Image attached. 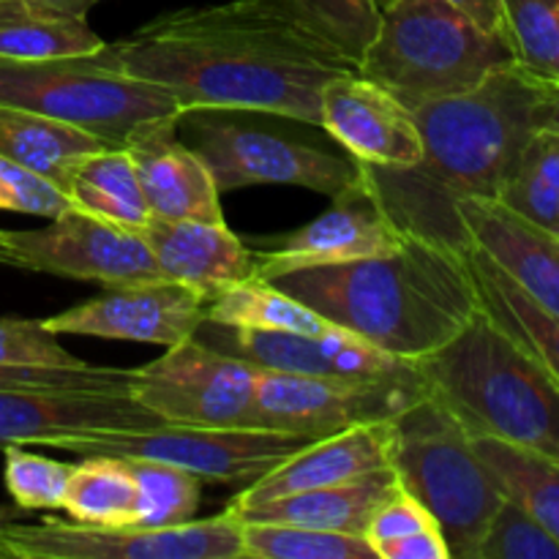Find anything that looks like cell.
<instances>
[{
  "label": "cell",
  "mask_w": 559,
  "mask_h": 559,
  "mask_svg": "<svg viewBox=\"0 0 559 559\" xmlns=\"http://www.w3.org/2000/svg\"><path fill=\"white\" fill-rule=\"evenodd\" d=\"M546 82L516 63L473 91L413 109L424 156L404 169L369 167L366 180L404 235L469 254L473 240L459 216L464 200H500L530 136L538 131Z\"/></svg>",
  "instance_id": "2"
},
{
  "label": "cell",
  "mask_w": 559,
  "mask_h": 559,
  "mask_svg": "<svg viewBox=\"0 0 559 559\" xmlns=\"http://www.w3.org/2000/svg\"><path fill=\"white\" fill-rule=\"evenodd\" d=\"M396 486V473L391 467H382L355 480H344V484L295 491V495L254 502V506H227V511L235 513L240 522L298 524V527L364 535L371 522V513Z\"/></svg>",
  "instance_id": "23"
},
{
  "label": "cell",
  "mask_w": 559,
  "mask_h": 559,
  "mask_svg": "<svg viewBox=\"0 0 559 559\" xmlns=\"http://www.w3.org/2000/svg\"><path fill=\"white\" fill-rule=\"evenodd\" d=\"M129 74L183 109H260L320 126L328 82L358 71L273 0L175 9L112 44Z\"/></svg>",
  "instance_id": "1"
},
{
  "label": "cell",
  "mask_w": 559,
  "mask_h": 559,
  "mask_svg": "<svg viewBox=\"0 0 559 559\" xmlns=\"http://www.w3.org/2000/svg\"><path fill=\"white\" fill-rule=\"evenodd\" d=\"M107 145L109 142L69 123L47 118V115L0 104V156L41 175L60 191L66 189L71 167L85 153Z\"/></svg>",
  "instance_id": "24"
},
{
  "label": "cell",
  "mask_w": 559,
  "mask_h": 559,
  "mask_svg": "<svg viewBox=\"0 0 559 559\" xmlns=\"http://www.w3.org/2000/svg\"><path fill=\"white\" fill-rule=\"evenodd\" d=\"M388 3H391V0H377V5H380V9H385Z\"/></svg>",
  "instance_id": "48"
},
{
  "label": "cell",
  "mask_w": 559,
  "mask_h": 559,
  "mask_svg": "<svg viewBox=\"0 0 559 559\" xmlns=\"http://www.w3.org/2000/svg\"><path fill=\"white\" fill-rule=\"evenodd\" d=\"M391 469L435 516L451 559H475L506 495L473 437L440 402L424 396L393 418Z\"/></svg>",
  "instance_id": "7"
},
{
  "label": "cell",
  "mask_w": 559,
  "mask_h": 559,
  "mask_svg": "<svg viewBox=\"0 0 559 559\" xmlns=\"http://www.w3.org/2000/svg\"><path fill=\"white\" fill-rule=\"evenodd\" d=\"M104 44L85 16L58 14L31 0H0V60L93 52Z\"/></svg>",
  "instance_id": "27"
},
{
  "label": "cell",
  "mask_w": 559,
  "mask_h": 559,
  "mask_svg": "<svg viewBox=\"0 0 559 559\" xmlns=\"http://www.w3.org/2000/svg\"><path fill=\"white\" fill-rule=\"evenodd\" d=\"M14 516V511H9V508H0V522H5V519Z\"/></svg>",
  "instance_id": "47"
},
{
  "label": "cell",
  "mask_w": 559,
  "mask_h": 559,
  "mask_svg": "<svg viewBox=\"0 0 559 559\" xmlns=\"http://www.w3.org/2000/svg\"><path fill=\"white\" fill-rule=\"evenodd\" d=\"M31 3L41 5V9L58 11V14H71V16H85L102 0H31Z\"/></svg>",
  "instance_id": "45"
},
{
  "label": "cell",
  "mask_w": 559,
  "mask_h": 559,
  "mask_svg": "<svg viewBox=\"0 0 559 559\" xmlns=\"http://www.w3.org/2000/svg\"><path fill=\"white\" fill-rule=\"evenodd\" d=\"M240 519L224 511L178 527L0 522V559H240Z\"/></svg>",
  "instance_id": "10"
},
{
  "label": "cell",
  "mask_w": 559,
  "mask_h": 559,
  "mask_svg": "<svg viewBox=\"0 0 559 559\" xmlns=\"http://www.w3.org/2000/svg\"><path fill=\"white\" fill-rule=\"evenodd\" d=\"M331 325L399 360L426 358L480 309L467 254L407 235L399 249L271 278Z\"/></svg>",
  "instance_id": "3"
},
{
  "label": "cell",
  "mask_w": 559,
  "mask_h": 559,
  "mask_svg": "<svg viewBox=\"0 0 559 559\" xmlns=\"http://www.w3.org/2000/svg\"><path fill=\"white\" fill-rule=\"evenodd\" d=\"M497 202L535 227L559 235V134L538 129L530 136Z\"/></svg>",
  "instance_id": "31"
},
{
  "label": "cell",
  "mask_w": 559,
  "mask_h": 559,
  "mask_svg": "<svg viewBox=\"0 0 559 559\" xmlns=\"http://www.w3.org/2000/svg\"><path fill=\"white\" fill-rule=\"evenodd\" d=\"M71 522L93 527H131L136 513V484L123 459L82 456L74 464L63 508Z\"/></svg>",
  "instance_id": "30"
},
{
  "label": "cell",
  "mask_w": 559,
  "mask_h": 559,
  "mask_svg": "<svg viewBox=\"0 0 559 559\" xmlns=\"http://www.w3.org/2000/svg\"><path fill=\"white\" fill-rule=\"evenodd\" d=\"M311 442L309 437L265 429H211L162 424L153 429L85 431L49 440L44 448L76 456H112L178 467L211 484H251Z\"/></svg>",
  "instance_id": "9"
},
{
  "label": "cell",
  "mask_w": 559,
  "mask_h": 559,
  "mask_svg": "<svg viewBox=\"0 0 559 559\" xmlns=\"http://www.w3.org/2000/svg\"><path fill=\"white\" fill-rule=\"evenodd\" d=\"M175 118L147 120L120 145L134 162L151 216L224 222L222 191L207 164L178 136Z\"/></svg>",
  "instance_id": "19"
},
{
  "label": "cell",
  "mask_w": 559,
  "mask_h": 559,
  "mask_svg": "<svg viewBox=\"0 0 559 559\" xmlns=\"http://www.w3.org/2000/svg\"><path fill=\"white\" fill-rule=\"evenodd\" d=\"M467 260L469 267H473L475 284H478L480 309L559 380V317L551 314L540 304H535L480 249L473 246Z\"/></svg>",
  "instance_id": "25"
},
{
  "label": "cell",
  "mask_w": 559,
  "mask_h": 559,
  "mask_svg": "<svg viewBox=\"0 0 559 559\" xmlns=\"http://www.w3.org/2000/svg\"><path fill=\"white\" fill-rule=\"evenodd\" d=\"M380 559H451L445 538L440 530H424V533H413L402 540L382 546Z\"/></svg>",
  "instance_id": "42"
},
{
  "label": "cell",
  "mask_w": 559,
  "mask_h": 559,
  "mask_svg": "<svg viewBox=\"0 0 559 559\" xmlns=\"http://www.w3.org/2000/svg\"><path fill=\"white\" fill-rule=\"evenodd\" d=\"M424 530H440L437 527L435 516L415 500L409 491H404L402 486L391 491L385 500L377 506V511L371 513V522L366 527L364 538L369 540L374 555H380L382 546L393 544V540H402L413 533H424ZM380 559V557H377Z\"/></svg>",
  "instance_id": "41"
},
{
  "label": "cell",
  "mask_w": 559,
  "mask_h": 559,
  "mask_svg": "<svg viewBox=\"0 0 559 559\" xmlns=\"http://www.w3.org/2000/svg\"><path fill=\"white\" fill-rule=\"evenodd\" d=\"M71 202L58 186L44 180L41 175L20 167L11 158L0 156V211L22 213V216L55 218Z\"/></svg>",
  "instance_id": "40"
},
{
  "label": "cell",
  "mask_w": 559,
  "mask_h": 559,
  "mask_svg": "<svg viewBox=\"0 0 559 559\" xmlns=\"http://www.w3.org/2000/svg\"><path fill=\"white\" fill-rule=\"evenodd\" d=\"M475 559H559V540L511 497L500 502Z\"/></svg>",
  "instance_id": "37"
},
{
  "label": "cell",
  "mask_w": 559,
  "mask_h": 559,
  "mask_svg": "<svg viewBox=\"0 0 559 559\" xmlns=\"http://www.w3.org/2000/svg\"><path fill=\"white\" fill-rule=\"evenodd\" d=\"M500 33L519 69L559 85V0H500Z\"/></svg>",
  "instance_id": "32"
},
{
  "label": "cell",
  "mask_w": 559,
  "mask_h": 559,
  "mask_svg": "<svg viewBox=\"0 0 559 559\" xmlns=\"http://www.w3.org/2000/svg\"><path fill=\"white\" fill-rule=\"evenodd\" d=\"M538 129L559 134V85H546L538 109Z\"/></svg>",
  "instance_id": "44"
},
{
  "label": "cell",
  "mask_w": 559,
  "mask_h": 559,
  "mask_svg": "<svg viewBox=\"0 0 559 559\" xmlns=\"http://www.w3.org/2000/svg\"><path fill=\"white\" fill-rule=\"evenodd\" d=\"M0 364L5 366H85L71 355L41 320L0 317Z\"/></svg>",
  "instance_id": "39"
},
{
  "label": "cell",
  "mask_w": 559,
  "mask_h": 559,
  "mask_svg": "<svg viewBox=\"0 0 559 559\" xmlns=\"http://www.w3.org/2000/svg\"><path fill=\"white\" fill-rule=\"evenodd\" d=\"M167 420L123 393L0 388V451L5 445H47L85 431L153 429Z\"/></svg>",
  "instance_id": "18"
},
{
  "label": "cell",
  "mask_w": 559,
  "mask_h": 559,
  "mask_svg": "<svg viewBox=\"0 0 559 559\" xmlns=\"http://www.w3.org/2000/svg\"><path fill=\"white\" fill-rule=\"evenodd\" d=\"M205 320L224 325L257 328V331H293V333H325L331 331L328 320L300 304L298 298L278 289L273 282L254 276L233 284L211 298Z\"/></svg>",
  "instance_id": "29"
},
{
  "label": "cell",
  "mask_w": 559,
  "mask_h": 559,
  "mask_svg": "<svg viewBox=\"0 0 559 559\" xmlns=\"http://www.w3.org/2000/svg\"><path fill=\"white\" fill-rule=\"evenodd\" d=\"M511 63L506 38L448 0H391L358 71L415 109L473 91Z\"/></svg>",
  "instance_id": "6"
},
{
  "label": "cell",
  "mask_w": 559,
  "mask_h": 559,
  "mask_svg": "<svg viewBox=\"0 0 559 559\" xmlns=\"http://www.w3.org/2000/svg\"><path fill=\"white\" fill-rule=\"evenodd\" d=\"M240 524V559H377L364 535L298 524Z\"/></svg>",
  "instance_id": "33"
},
{
  "label": "cell",
  "mask_w": 559,
  "mask_h": 559,
  "mask_svg": "<svg viewBox=\"0 0 559 559\" xmlns=\"http://www.w3.org/2000/svg\"><path fill=\"white\" fill-rule=\"evenodd\" d=\"M0 267H16V271H20V262H16V257L11 254L9 246H5L3 229H0Z\"/></svg>",
  "instance_id": "46"
},
{
  "label": "cell",
  "mask_w": 559,
  "mask_h": 559,
  "mask_svg": "<svg viewBox=\"0 0 559 559\" xmlns=\"http://www.w3.org/2000/svg\"><path fill=\"white\" fill-rule=\"evenodd\" d=\"M320 126L336 145L369 167L404 169L424 156L413 109L360 71L328 82L320 98Z\"/></svg>",
  "instance_id": "17"
},
{
  "label": "cell",
  "mask_w": 559,
  "mask_h": 559,
  "mask_svg": "<svg viewBox=\"0 0 559 559\" xmlns=\"http://www.w3.org/2000/svg\"><path fill=\"white\" fill-rule=\"evenodd\" d=\"M0 104L47 115L118 147L147 120L180 112L173 93L118 63L112 44L58 58L0 60Z\"/></svg>",
  "instance_id": "8"
},
{
  "label": "cell",
  "mask_w": 559,
  "mask_h": 559,
  "mask_svg": "<svg viewBox=\"0 0 559 559\" xmlns=\"http://www.w3.org/2000/svg\"><path fill=\"white\" fill-rule=\"evenodd\" d=\"M459 216L475 249L559 317V235L535 227L497 200H464Z\"/></svg>",
  "instance_id": "22"
},
{
  "label": "cell",
  "mask_w": 559,
  "mask_h": 559,
  "mask_svg": "<svg viewBox=\"0 0 559 559\" xmlns=\"http://www.w3.org/2000/svg\"><path fill=\"white\" fill-rule=\"evenodd\" d=\"M134 369L109 366H5L0 364V388H44V391H93L131 396Z\"/></svg>",
  "instance_id": "38"
},
{
  "label": "cell",
  "mask_w": 559,
  "mask_h": 559,
  "mask_svg": "<svg viewBox=\"0 0 559 559\" xmlns=\"http://www.w3.org/2000/svg\"><path fill=\"white\" fill-rule=\"evenodd\" d=\"M407 235L391 222L364 178L349 186L344 194L333 197L331 207L293 229L287 235H273L254 243L257 276L271 282L282 273L311 265H333V262L360 260V257L385 254L399 249Z\"/></svg>",
  "instance_id": "16"
},
{
  "label": "cell",
  "mask_w": 559,
  "mask_h": 559,
  "mask_svg": "<svg viewBox=\"0 0 559 559\" xmlns=\"http://www.w3.org/2000/svg\"><path fill=\"white\" fill-rule=\"evenodd\" d=\"M131 396L167 424L254 429L257 369L191 336L134 369Z\"/></svg>",
  "instance_id": "12"
},
{
  "label": "cell",
  "mask_w": 559,
  "mask_h": 559,
  "mask_svg": "<svg viewBox=\"0 0 559 559\" xmlns=\"http://www.w3.org/2000/svg\"><path fill=\"white\" fill-rule=\"evenodd\" d=\"M451 5H456L459 11H464L467 16H473L480 27H486L489 33H500V0H448Z\"/></svg>",
  "instance_id": "43"
},
{
  "label": "cell",
  "mask_w": 559,
  "mask_h": 559,
  "mask_svg": "<svg viewBox=\"0 0 559 559\" xmlns=\"http://www.w3.org/2000/svg\"><path fill=\"white\" fill-rule=\"evenodd\" d=\"M473 445L502 495L519 502L559 540V462L495 437H473Z\"/></svg>",
  "instance_id": "28"
},
{
  "label": "cell",
  "mask_w": 559,
  "mask_h": 559,
  "mask_svg": "<svg viewBox=\"0 0 559 559\" xmlns=\"http://www.w3.org/2000/svg\"><path fill=\"white\" fill-rule=\"evenodd\" d=\"M74 464L55 462L25 445L3 448V484L22 511H60Z\"/></svg>",
  "instance_id": "36"
},
{
  "label": "cell",
  "mask_w": 559,
  "mask_h": 559,
  "mask_svg": "<svg viewBox=\"0 0 559 559\" xmlns=\"http://www.w3.org/2000/svg\"><path fill=\"white\" fill-rule=\"evenodd\" d=\"M415 369L426 396L469 437H495L559 462V380L484 309Z\"/></svg>",
  "instance_id": "4"
},
{
  "label": "cell",
  "mask_w": 559,
  "mask_h": 559,
  "mask_svg": "<svg viewBox=\"0 0 559 559\" xmlns=\"http://www.w3.org/2000/svg\"><path fill=\"white\" fill-rule=\"evenodd\" d=\"M178 136L207 164L218 191L246 186H295L344 194L364 178V164L322 126L260 109H183Z\"/></svg>",
  "instance_id": "5"
},
{
  "label": "cell",
  "mask_w": 559,
  "mask_h": 559,
  "mask_svg": "<svg viewBox=\"0 0 559 559\" xmlns=\"http://www.w3.org/2000/svg\"><path fill=\"white\" fill-rule=\"evenodd\" d=\"M20 271L49 273L102 287L162 278L140 229L120 227L69 205L38 229H3Z\"/></svg>",
  "instance_id": "13"
},
{
  "label": "cell",
  "mask_w": 559,
  "mask_h": 559,
  "mask_svg": "<svg viewBox=\"0 0 559 559\" xmlns=\"http://www.w3.org/2000/svg\"><path fill=\"white\" fill-rule=\"evenodd\" d=\"M300 27L358 66L374 41L382 9L377 0H273Z\"/></svg>",
  "instance_id": "34"
},
{
  "label": "cell",
  "mask_w": 559,
  "mask_h": 559,
  "mask_svg": "<svg viewBox=\"0 0 559 559\" xmlns=\"http://www.w3.org/2000/svg\"><path fill=\"white\" fill-rule=\"evenodd\" d=\"M140 233L156 257L162 278L186 284L207 298L257 276L260 260L254 246H246L227 222L151 216Z\"/></svg>",
  "instance_id": "21"
},
{
  "label": "cell",
  "mask_w": 559,
  "mask_h": 559,
  "mask_svg": "<svg viewBox=\"0 0 559 559\" xmlns=\"http://www.w3.org/2000/svg\"><path fill=\"white\" fill-rule=\"evenodd\" d=\"M194 338L262 371L309 377H407L415 364L385 355L364 338L331 328L325 333L257 331L202 320Z\"/></svg>",
  "instance_id": "15"
},
{
  "label": "cell",
  "mask_w": 559,
  "mask_h": 559,
  "mask_svg": "<svg viewBox=\"0 0 559 559\" xmlns=\"http://www.w3.org/2000/svg\"><path fill=\"white\" fill-rule=\"evenodd\" d=\"M136 484V513L131 527H178L197 516L202 500V480L178 467L158 462L123 459Z\"/></svg>",
  "instance_id": "35"
},
{
  "label": "cell",
  "mask_w": 559,
  "mask_h": 559,
  "mask_svg": "<svg viewBox=\"0 0 559 559\" xmlns=\"http://www.w3.org/2000/svg\"><path fill=\"white\" fill-rule=\"evenodd\" d=\"M211 298L186 284L153 278L104 287L102 295L47 317L41 325L55 336H98L115 342L173 347L197 333Z\"/></svg>",
  "instance_id": "14"
},
{
  "label": "cell",
  "mask_w": 559,
  "mask_h": 559,
  "mask_svg": "<svg viewBox=\"0 0 559 559\" xmlns=\"http://www.w3.org/2000/svg\"><path fill=\"white\" fill-rule=\"evenodd\" d=\"M393 448V420L355 426V429L336 431L306 442L284 462L267 469L257 480L246 484L229 500V508L254 506V502L276 500V497L295 495V491L322 489V486L344 484L374 469L391 467Z\"/></svg>",
  "instance_id": "20"
},
{
  "label": "cell",
  "mask_w": 559,
  "mask_h": 559,
  "mask_svg": "<svg viewBox=\"0 0 559 559\" xmlns=\"http://www.w3.org/2000/svg\"><path fill=\"white\" fill-rule=\"evenodd\" d=\"M424 396L418 369L407 377H309L257 369L254 429L320 440L393 420Z\"/></svg>",
  "instance_id": "11"
},
{
  "label": "cell",
  "mask_w": 559,
  "mask_h": 559,
  "mask_svg": "<svg viewBox=\"0 0 559 559\" xmlns=\"http://www.w3.org/2000/svg\"><path fill=\"white\" fill-rule=\"evenodd\" d=\"M63 194L80 211L120 227L142 229L151 222V207L126 147L107 145L85 153L71 167Z\"/></svg>",
  "instance_id": "26"
}]
</instances>
